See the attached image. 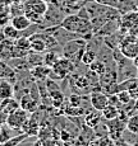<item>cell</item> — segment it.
Wrapping results in <instances>:
<instances>
[{
	"label": "cell",
	"instance_id": "4dcf8cb0",
	"mask_svg": "<svg viewBox=\"0 0 138 146\" xmlns=\"http://www.w3.org/2000/svg\"><path fill=\"white\" fill-rule=\"evenodd\" d=\"M31 146H42V144H41V140H38L37 142H35V144H32Z\"/></svg>",
	"mask_w": 138,
	"mask_h": 146
},
{
	"label": "cell",
	"instance_id": "d4e9b609",
	"mask_svg": "<svg viewBox=\"0 0 138 146\" xmlns=\"http://www.w3.org/2000/svg\"><path fill=\"white\" fill-rule=\"evenodd\" d=\"M95 1H97L98 4H102V5L111 7V8H116V9H118L120 0H95Z\"/></svg>",
	"mask_w": 138,
	"mask_h": 146
},
{
	"label": "cell",
	"instance_id": "83f0119b",
	"mask_svg": "<svg viewBox=\"0 0 138 146\" xmlns=\"http://www.w3.org/2000/svg\"><path fill=\"white\" fill-rule=\"evenodd\" d=\"M87 146H101V144H100V137H96V139L91 140V141L87 144Z\"/></svg>",
	"mask_w": 138,
	"mask_h": 146
},
{
	"label": "cell",
	"instance_id": "603a6c76",
	"mask_svg": "<svg viewBox=\"0 0 138 146\" xmlns=\"http://www.w3.org/2000/svg\"><path fill=\"white\" fill-rule=\"evenodd\" d=\"M116 97H118V99H119V102H120V104H122V106L129 104V103H132V100H133L128 90H120V92H118Z\"/></svg>",
	"mask_w": 138,
	"mask_h": 146
},
{
	"label": "cell",
	"instance_id": "52a82bcc",
	"mask_svg": "<svg viewBox=\"0 0 138 146\" xmlns=\"http://www.w3.org/2000/svg\"><path fill=\"white\" fill-rule=\"evenodd\" d=\"M38 100H40L38 98H35L30 93L23 94L19 98V107L23 108L24 111H27L28 113H33V112L38 111V108H40V102Z\"/></svg>",
	"mask_w": 138,
	"mask_h": 146
},
{
	"label": "cell",
	"instance_id": "1f68e13d",
	"mask_svg": "<svg viewBox=\"0 0 138 146\" xmlns=\"http://www.w3.org/2000/svg\"><path fill=\"white\" fill-rule=\"evenodd\" d=\"M44 1H46V3H50V1H51V0H44Z\"/></svg>",
	"mask_w": 138,
	"mask_h": 146
},
{
	"label": "cell",
	"instance_id": "f1b7e54d",
	"mask_svg": "<svg viewBox=\"0 0 138 146\" xmlns=\"http://www.w3.org/2000/svg\"><path fill=\"white\" fill-rule=\"evenodd\" d=\"M133 65H134L136 69H138V56H137L136 58H133Z\"/></svg>",
	"mask_w": 138,
	"mask_h": 146
},
{
	"label": "cell",
	"instance_id": "f546056e",
	"mask_svg": "<svg viewBox=\"0 0 138 146\" xmlns=\"http://www.w3.org/2000/svg\"><path fill=\"white\" fill-rule=\"evenodd\" d=\"M134 109H136V111H138V98H136V99H134Z\"/></svg>",
	"mask_w": 138,
	"mask_h": 146
},
{
	"label": "cell",
	"instance_id": "7c38bea8",
	"mask_svg": "<svg viewBox=\"0 0 138 146\" xmlns=\"http://www.w3.org/2000/svg\"><path fill=\"white\" fill-rule=\"evenodd\" d=\"M10 23H12L19 32H22V31L27 29V28H30L32 26V23H31V21L27 18L26 14H18V15L12 17V22H10Z\"/></svg>",
	"mask_w": 138,
	"mask_h": 146
},
{
	"label": "cell",
	"instance_id": "4316f807",
	"mask_svg": "<svg viewBox=\"0 0 138 146\" xmlns=\"http://www.w3.org/2000/svg\"><path fill=\"white\" fill-rule=\"evenodd\" d=\"M42 146H58V141L54 139V137H49V139L41 140Z\"/></svg>",
	"mask_w": 138,
	"mask_h": 146
},
{
	"label": "cell",
	"instance_id": "9c48e42d",
	"mask_svg": "<svg viewBox=\"0 0 138 146\" xmlns=\"http://www.w3.org/2000/svg\"><path fill=\"white\" fill-rule=\"evenodd\" d=\"M50 71H51V67L41 64V65L33 66L30 69V75L35 81H40V80H47L50 76Z\"/></svg>",
	"mask_w": 138,
	"mask_h": 146
},
{
	"label": "cell",
	"instance_id": "d6a6232c",
	"mask_svg": "<svg viewBox=\"0 0 138 146\" xmlns=\"http://www.w3.org/2000/svg\"><path fill=\"white\" fill-rule=\"evenodd\" d=\"M136 9H137V13H138V7H137V8H136Z\"/></svg>",
	"mask_w": 138,
	"mask_h": 146
},
{
	"label": "cell",
	"instance_id": "3957f363",
	"mask_svg": "<svg viewBox=\"0 0 138 146\" xmlns=\"http://www.w3.org/2000/svg\"><path fill=\"white\" fill-rule=\"evenodd\" d=\"M75 64L72 60L67 57H60L58 61L51 66V71H50V79L58 81V80H63L74 70Z\"/></svg>",
	"mask_w": 138,
	"mask_h": 146
},
{
	"label": "cell",
	"instance_id": "30bf717a",
	"mask_svg": "<svg viewBox=\"0 0 138 146\" xmlns=\"http://www.w3.org/2000/svg\"><path fill=\"white\" fill-rule=\"evenodd\" d=\"M23 5L24 10H32V12L42 14V15L46 13L47 8H49V3L44 1V0H24Z\"/></svg>",
	"mask_w": 138,
	"mask_h": 146
},
{
	"label": "cell",
	"instance_id": "5b68a950",
	"mask_svg": "<svg viewBox=\"0 0 138 146\" xmlns=\"http://www.w3.org/2000/svg\"><path fill=\"white\" fill-rule=\"evenodd\" d=\"M131 41H123L120 42V51L128 60H133L138 56V41L136 37H131Z\"/></svg>",
	"mask_w": 138,
	"mask_h": 146
},
{
	"label": "cell",
	"instance_id": "7a4b0ae2",
	"mask_svg": "<svg viewBox=\"0 0 138 146\" xmlns=\"http://www.w3.org/2000/svg\"><path fill=\"white\" fill-rule=\"evenodd\" d=\"M87 47V40L83 37H77L74 40H70L67 43L63 44V56L69 60H72L73 62L81 61L82 53Z\"/></svg>",
	"mask_w": 138,
	"mask_h": 146
},
{
	"label": "cell",
	"instance_id": "277c9868",
	"mask_svg": "<svg viewBox=\"0 0 138 146\" xmlns=\"http://www.w3.org/2000/svg\"><path fill=\"white\" fill-rule=\"evenodd\" d=\"M28 117H30L28 112L24 111L21 107H18L15 111H13L12 113L8 114V118H7V122L5 123H7L10 128H13V130H22V126H23L24 122L28 119Z\"/></svg>",
	"mask_w": 138,
	"mask_h": 146
},
{
	"label": "cell",
	"instance_id": "6da1fadb",
	"mask_svg": "<svg viewBox=\"0 0 138 146\" xmlns=\"http://www.w3.org/2000/svg\"><path fill=\"white\" fill-rule=\"evenodd\" d=\"M60 27L68 31V32L75 33V35L81 36L83 38L90 37L94 32L91 21L87 18H82L78 14H67L64 17L63 22L60 23Z\"/></svg>",
	"mask_w": 138,
	"mask_h": 146
},
{
	"label": "cell",
	"instance_id": "cb8c5ba5",
	"mask_svg": "<svg viewBox=\"0 0 138 146\" xmlns=\"http://www.w3.org/2000/svg\"><path fill=\"white\" fill-rule=\"evenodd\" d=\"M68 103L73 107H81V104H82V97L77 93L72 94L68 99Z\"/></svg>",
	"mask_w": 138,
	"mask_h": 146
},
{
	"label": "cell",
	"instance_id": "8992f818",
	"mask_svg": "<svg viewBox=\"0 0 138 146\" xmlns=\"http://www.w3.org/2000/svg\"><path fill=\"white\" fill-rule=\"evenodd\" d=\"M90 103L94 109L102 111L106 106H109V95L101 90H92L90 94Z\"/></svg>",
	"mask_w": 138,
	"mask_h": 146
},
{
	"label": "cell",
	"instance_id": "ac0fdd59",
	"mask_svg": "<svg viewBox=\"0 0 138 146\" xmlns=\"http://www.w3.org/2000/svg\"><path fill=\"white\" fill-rule=\"evenodd\" d=\"M96 58H97V53L95 52L94 50L86 47V50H84L83 53H82V57H81V62H82L83 65L90 66L95 60H96Z\"/></svg>",
	"mask_w": 138,
	"mask_h": 146
},
{
	"label": "cell",
	"instance_id": "e0dca14e",
	"mask_svg": "<svg viewBox=\"0 0 138 146\" xmlns=\"http://www.w3.org/2000/svg\"><path fill=\"white\" fill-rule=\"evenodd\" d=\"M3 36H4V38L17 40V38L21 37V32L10 23V24H5V26L3 27Z\"/></svg>",
	"mask_w": 138,
	"mask_h": 146
},
{
	"label": "cell",
	"instance_id": "2e32d148",
	"mask_svg": "<svg viewBox=\"0 0 138 146\" xmlns=\"http://www.w3.org/2000/svg\"><path fill=\"white\" fill-rule=\"evenodd\" d=\"M101 113H102V118H105L106 121H111L119 117V108L112 104H109L101 111Z\"/></svg>",
	"mask_w": 138,
	"mask_h": 146
},
{
	"label": "cell",
	"instance_id": "9a60e30c",
	"mask_svg": "<svg viewBox=\"0 0 138 146\" xmlns=\"http://www.w3.org/2000/svg\"><path fill=\"white\" fill-rule=\"evenodd\" d=\"M0 107H1V109L5 112V113L9 114L19 107V102H17L15 99H13V97L7 98V99H3L1 102H0Z\"/></svg>",
	"mask_w": 138,
	"mask_h": 146
},
{
	"label": "cell",
	"instance_id": "7402d4cb",
	"mask_svg": "<svg viewBox=\"0 0 138 146\" xmlns=\"http://www.w3.org/2000/svg\"><path fill=\"white\" fill-rule=\"evenodd\" d=\"M59 58H60V57H59V55L54 51V50H49V51L46 52V55L44 56V64L51 67L56 62V61L59 60Z\"/></svg>",
	"mask_w": 138,
	"mask_h": 146
},
{
	"label": "cell",
	"instance_id": "5bb4252c",
	"mask_svg": "<svg viewBox=\"0 0 138 146\" xmlns=\"http://www.w3.org/2000/svg\"><path fill=\"white\" fill-rule=\"evenodd\" d=\"M72 84L74 85L75 89H78V90H87V89L91 88L90 81H88V79H87L86 75H78V76H74L72 79Z\"/></svg>",
	"mask_w": 138,
	"mask_h": 146
},
{
	"label": "cell",
	"instance_id": "ffe728a7",
	"mask_svg": "<svg viewBox=\"0 0 138 146\" xmlns=\"http://www.w3.org/2000/svg\"><path fill=\"white\" fill-rule=\"evenodd\" d=\"M106 69H108V65H106L102 60H98V58H96V60H95L94 62L90 65V70L95 71L98 76H101V75L106 71Z\"/></svg>",
	"mask_w": 138,
	"mask_h": 146
},
{
	"label": "cell",
	"instance_id": "836d02e7",
	"mask_svg": "<svg viewBox=\"0 0 138 146\" xmlns=\"http://www.w3.org/2000/svg\"><path fill=\"white\" fill-rule=\"evenodd\" d=\"M0 127H1V125H0Z\"/></svg>",
	"mask_w": 138,
	"mask_h": 146
},
{
	"label": "cell",
	"instance_id": "484cf974",
	"mask_svg": "<svg viewBox=\"0 0 138 146\" xmlns=\"http://www.w3.org/2000/svg\"><path fill=\"white\" fill-rule=\"evenodd\" d=\"M100 144L101 146H115V141L109 135H105V136L100 137Z\"/></svg>",
	"mask_w": 138,
	"mask_h": 146
},
{
	"label": "cell",
	"instance_id": "44dd1931",
	"mask_svg": "<svg viewBox=\"0 0 138 146\" xmlns=\"http://www.w3.org/2000/svg\"><path fill=\"white\" fill-rule=\"evenodd\" d=\"M27 137L28 136H27V135H24V133L17 135V136L10 137V139L7 140V141L0 142V146H18L19 144H22V142H23V140H26Z\"/></svg>",
	"mask_w": 138,
	"mask_h": 146
},
{
	"label": "cell",
	"instance_id": "8fae6325",
	"mask_svg": "<svg viewBox=\"0 0 138 146\" xmlns=\"http://www.w3.org/2000/svg\"><path fill=\"white\" fill-rule=\"evenodd\" d=\"M101 118H102L101 111L94 109V111L87 112L86 113V116H84V125H86L88 128L94 130L96 126H98L101 123Z\"/></svg>",
	"mask_w": 138,
	"mask_h": 146
},
{
	"label": "cell",
	"instance_id": "ba28073f",
	"mask_svg": "<svg viewBox=\"0 0 138 146\" xmlns=\"http://www.w3.org/2000/svg\"><path fill=\"white\" fill-rule=\"evenodd\" d=\"M40 122L36 118V114L32 113V116L28 117V119L24 122V125L22 126V133L27 135L28 137H33V136H38L40 132Z\"/></svg>",
	"mask_w": 138,
	"mask_h": 146
},
{
	"label": "cell",
	"instance_id": "d6986e66",
	"mask_svg": "<svg viewBox=\"0 0 138 146\" xmlns=\"http://www.w3.org/2000/svg\"><path fill=\"white\" fill-rule=\"evenodd\" d=\"M127 131L133 135H138V114H132L127 119Z\"/></svg>",
	"mask_w": 138,
	"mask_h": 146
},
{
	"label": "cell",
	"instance_id": "4fadbf2b",
	"mask_svg": "<svg viewBox=\"0 0 138 146\" xmlns=\"http://www.w3.org/2000/svg\"><path fill=\"white\" fill-rule=\"evenodd\" d=\"M13 94H14V88L12 84L5 79L0 80V100L7 99V98H12Z\"/></svg>",
	"mask_w": 138,
	"mask_h": 146
}]
</instances>
